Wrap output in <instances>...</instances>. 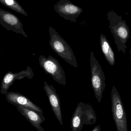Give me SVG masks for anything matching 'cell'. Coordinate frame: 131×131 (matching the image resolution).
Returning <instances> with one entry per match:
<instances>
[{"label": "cell", "mask_w": 131, "mask_h": 131, "mask_svg": "<svg viewBox=\"0 0 131 131\" xmlns=\"http://www.w3.org/2000/svg\"><path fill=\"white\" fill-rule=\"evenodd\" d=\"M17 110L38 131H45L41 125L45 121L43 115L31 109L21 106H17Z\"/></svg>", "instance_id": "7c38bea8"}, {"label": "cell", "mask_w": 131, "mask_h": 131, "mask_svg": "<svg viewBox=\"0 0 131 131\" xmlns=\"http://www.w3.org/2000/svg\"><path fill=\"white\" fill-rule=\"evenodd\" d=\"M34 75L32 69L30 66H27L25 70L16 73L9 71L5 74L2 81L0 92L2 94H6L10 86L13 84L15 80H21L25 78L31 79Z\"/></svg>", "instance_id": "9c48e42d"}, {"label": "cell", "mask_w": 131, "mask_h": 131, "mask_svg": "<svg viewBox=\"0 0 131 131\" xmlns=\"http://www.w3.org/2000/svg\"><path fill=\"white\" fill-rule=\"evenodd\" d=\"M56 12L65 20L76 22V18L83 12L82 8L73 4L69 0H60L54 5Z\"/></svg>", "instance_id": "52a82bcc"}, {"label": "cell", "mask_w": 131, "mask_h": 131, "mask_svg": "<svg viewBox=\"0 0 131 131\" xmlns=\"http://www.w3.org/2000/svg\"><path fill=\"white\" fill-rule=\"evenodd\" d=\"M0 2L6 7L25 16L28 14L16 0H0Z\"/></svg>", "instance_id": "5bb4252c"}, {"label": "cell", "mask_w": 131, "mask_h": 131, "mask_svg": "<svg viewBox=\"0 0 131 131\" xmlns=\"http://www.w3.org/2000/svg\"><path fill=\"white\" fill-rule=\"evenodd\" d=\"M90 63L92 87L96 99L100 103L106 86L105 76L102 68L92 51L90 53Z\"/></svg>", "instance_id": "277c9868"}, {"label": "cell", "mask_w": 131, "mask_h": 131, "mask_svg": "<svg viewBox=\"0 0 131 131\" xmlns=\"http://www.w3.org/2000/svg\"><path fill=\"white\" fill-rule=\"evenodd\" d=\"M100 45L102 51L108 63L111 66H114L115 56L110 43L105 35L101 34L100 37Z\"/></svg>", "instance_id": "4fadbf2b"}, {"label": "cell", "mask_w": 131, "mask_h": 131, "mask_svg": "<svg viewBox=\"0 0 131 131\" xmlns=\"http://www.w3.org/2000/svg\"><path fill=\"white\" fill-rule=\"evenodd\" d=\"M130 60L131 63V48L130 49Z\"/></svg>", "instance_id": "2e32d148"}, {"label": "cell", "mask_w": 131, "mask_h": 131, "mask_svg": "<svg viewBox=\"0 0 131 131\" xmlns=\"http://www.w3.org/2000/svg\"><path fill=\"white\" fill-rule=\"evenodd\" d=\"M97 117L92 105L83 102L78 104L71 121L72 131H81L84 125L96 123Z\"/></svg>", "instance_id": "3957f363"}, {"label": "cell", "mask_w": 131, "mask_h": 131, "mask_svg": "<svg viewBox=\"0 0 131 131\" xmlns=\"http://www.w3.org/2000/svg\"><path fill=\"white\" fill-rule=\"evenodd\" d=\"M38 61L40 66L46 74H50L58 84L66 85L65 72L57 59L50 55L47 58L41 55L38 58Z\"/></svg>", "instance_id": "8992f818"}, {"label": "cell", "mask_w": 131, "mask_h": 131, "mask_svg": "<svg viewBox=\"0 0 131 131\" xmlns=\"http://www.w3.org/2000/svg\"><path fill=\"white\" fill-rule=\"evenodd\" d=\"M5 98L8 102L16 107L20 106L27 108L36 112L41 115H43V111L40 107L19 92H9L5 94Z\"/></svg>", "instance_id": "30bf717a"}, {"label": "cell", "mask_w": 131, "mask_h": 131, "mask_svg": "<svg viewBox=\"0 0 131 131\" xmlns=\"http://www.w3.org/2000/svg\"><path fill=\"white\" fill-rule=\"evenodd\" d=\"M0 25L7 30L20 34L25 37L28 36L24 31L23 25L17 16L0 8Z\"/></svg>", "instance_id": "ba28073f"}, {"label": "cell", "mask_w": 131, "mask_h": 131, "mask_svg": "<svg viewBox=\"0 0 131 131\" xmlns=\"http://www.w3.org/2000/svg\"><path fill=\"white\" fill-rule=\"evenodd\" d=\"M49 44L52 50L68 63L77 68L76 59L70 45L52 27H49Z\"/></svg>", "instance_id": "7a4b0ae2"}, {"label": "cell", "mask_w": 131, "mask_h": 131, "mask_svg": "<svg viewBox=\"0 0 131 131\" xmlns=\"http://www.w3.org/2000/svg\"><path fill=\"white\" fill-rule=\"evenodd\" d=\"M107 16L109 21V27L114 36L118 50V52L121 51L125 54L127 48V43L130 37V28L126 21L115 12H108Z\"/></svg>", "instance_id": "6da1fadb"}, {"label": "cell", "mask_w": 131, "mask_h": 131, "mask_svg": "<svg viewBox=\"0 0 131 131\" xmlns=\"http://www.w3.org/2000/svg\"><path fill=\"white\" fill-rule=\"evenodd\" d=\"M112 111L117 131H128L126 111L119 92L114 85L111 92Z\"/></svg>", "instance_id": "5b68a950"}, {"label": "cell", "mask_w": 131, "mask_h": 131, "mask_svg": "<svg viewBox=\"0 0 131 131\" xmlns=\"http://www.w3.org/2000/svg\"><path fill=\"white\" fill-rule=\"evenodd\" d=\"M0 60H1V58H0Z\"/></svg>", "instance_id": "e0dca14e"}, {"label": "cell", "mask_w": 131, "mask_h": 131, "mask_svg": "<svg viewBox=\"0 0 131 131\" xmlns=\"http://www.w3.org/2000/svg\"><path fill=\"white\" fill-rule=\"evenodd\" d=\"M44 90L47 94L52 111L61 125H63L60 97L53 85L48 84L46 81L44 82Z\"/></svg>", "instance_id": "8fae6325"}, {"label": "cell", "mask_w": 131, "mask_h": 131, "mask_svg": "<svg viewBox=\"0 0 131 131\" xmlns=\"http://www.w3.org/2000/svg\"><path fill=\"white\" fill-rule=\"evenodd\" d=\"M91 131H101V127L100 125H97Z\"/></svg>", "instance_id": "9a60e30c"}]
</instances>
